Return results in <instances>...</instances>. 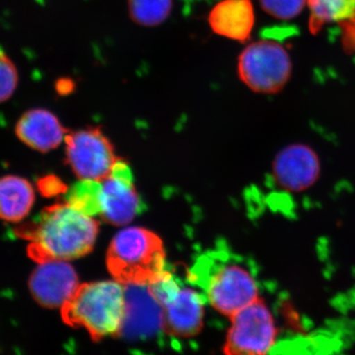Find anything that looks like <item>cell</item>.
I'll use <instances>...</instances> for the list:
<instances>
[{"instance_id":"cell-4","label":"cell","mask_w":355,"mask_h":355,"mask_svg":"<svg viewBox=\"0 0 355 355\" xmlns=\"http://www.w3.org/2000/svg\"><path fill=\"white\" fill-rule=\"evenodd\" d=\"M198 263L193 279L205 291V297L214 309L232 317L238 311L260 298V289L253 273L237 261H207Z\"/></svg>"},{"instance_id":"cell-21","label":"cell","mask_w":355,"mask_h":355,"mask_svg":"<svg viewBox=\"0 0 355 355\" xmlns=\"http://www.w3.org/2000/svg\"><path fill=\"white\" fill-rule=\"evenodd\" d=\"M76 87V83L70 78L58 79L57 83H55V90H57L58 94L62 96L69 95L73 92Z\"/></svg>"},{"instance_id":"cell-9","label":"cell","mask_w":355,"mask_h":355,"mask_svg":"<svg viewBox=\"0 0 355 355\" xmlns=\"http://www.w3.org/2000/svg\"><path fill=\"white\" fill-rule=\"evenodd\" d=\"M96 207L105 221L118 226L130 223L139 211V198L133 186L132 172L123 159L109 177L98 182Z\"/></svg>"},{"instance_id":"cell-14","label":"cell","mask_w":355,"mask_h":355,"mask_svg":"<svg viewBox=\"0 0 355 355\" xmlns=\"http://www.w3.org/2000/svg\"><path fill=\"white\" fill-rule=\"evenodd\" d=\"M209 23L219 36L246 43L254 25L252 0H221L210 11Z\"/></svg>"},{"instance_id":"cell-13","label":"cell","mask_w":355,"mask_h":355,"mask_svg":"<svg viewBox=\"0 0 355 355\" xmlns=\"http://www.w3.org/2000/svg\"><path fill=\"white\" fill-rule=\"evenodd\" d=\"M18 139L40 153H48L65 139L67 128L49 110L32 109L21 116L15 128Z\"/></svg>"},{"instance_id":"cell-20","label":"cell","mask_w":355,"mask_h":355,"mask_svg":"<svg viewBox=\"0 0 355 355\" xmlns=\"http://www.w3.org/2000/svg\"><path fill=\"white\" fill-rule=\"evenodd\" d=\"M40 191L43 193L44 196L50 197V196H55L60 193V191L64 190V184L60 180H58L55 177H46L42 179L39 183Z\"/></svg>"},{"instance_id":"cell-10","label":"cell","mask_w":355,"mask_h":355,"mask_svg":"<svg viewBox=\"0 0 355 355\" xmlns=\"http://www.w3.org/2000/svg\"><path fill=\"white\" fill-rule=\"evenodd\" d=\"M79 286L76 270L67 261L39 263L29 280L33 298L44 308H62Z\"/></svg>"},{"instance_id":"cell-8","label":"cell","mask_w":355,"mask_h":355,"mask_svg":"<svg viewBox=\"0 0 355 355\" xmlns=\"http://www.w3.org/2000/svg\"><path fill=\"white\" fill-rule=\"evenodd\" d=\"M65 144L67 163L83 181H103L120 161L113 144L100 128L69 132Z\"/></svg>"},{"instance_id":"cell-12","label":"cell","mask_w":355,"mask_h":355,"mask_svg":"<svg viewBox=\"0 0 355 355\" xmlns=\"http://www.w3.org/2000/svg\"><path fill=\"white\" fill-rule=\"evenodd\" d=\"M162 330V306L148 284L125 286V315L121 335H150Z\"/></svg>"},{"instance_id":"cell-18","label":"cell","mask_w":355,"mask_h":355,"mask_svg":"<svg viewBox=\"0 0 355 355\" xmlns=\"http://www.w3.org/2000/svg\"><path fill=\"white\" fill-rule=\"evenodd\" d=\"M307 0H260L263 10L277 19L295 18L304 9Z\"/></svg>"},{"instance_id":"cell-7","label":"cell","mask_w":355,"mask_h":355,"mask_svg":"<svg viewBox=\"0 0 355 355\" xmlns=\"http://www.w3.org/2000/svg\"><path fill=\"white\" fill-rule=\"evenodd\" d=\"M229 319L231 327L224 345L226 354H266L277 343L279 330L263 299L259 298Z\"/></svg>"},{"instance_id":"cell-15","label":"cell","mask_w":355,"mask_h":355,"mask_svg":"<svg viewBox=\"0 0 355 355\" xmlns=\"http://www.w3.org/2000/svg\"><path fill=\"white\" fill-rule=\"evenodd\" d=\"M34 202V189L24 178H0V219L8 222L23 220Z\"/></svg>"},{"instance_id":"cell-5","label":"cell","mask_w":355,"mask_h":355,"mask_svg":"<svg viewBox=\"0 0 355 355\" xmlns=\"http://www.w3.org/2000/svg\"><path fill=\"white\" fill-rule=\"evenodd\" d=\"M148 286L162 306L163 331L179 338H190L200 333L205 316L202 295L189 287L180 286L168 272Z\"/></svg>"},{"instance_id":"cell-2","label":"cell","mask_w":355,"mask_h":355,"mask_svg":"<svg viewBox=\"0 0 355 355\" xmlns=\"http://www.w3.org/2000/svg\"><path fill=\"white\" fill-rule=\"evenodd\" d=\"M125 315V287L116 280L79 284L62 307L64 323L86 329L94 340L120 336Z\"/></svg>"},{"instance_id":"cell-16","label":"cell","mask_w":355,"mask_h":355,"mask_svg":"<svg viewBox=\"0 0 355 355\" xmlns=\"http://www.w3.org/2000/svg\"><path fill=\"white\" fill-rule=\"evenodd\" d=\"M310 8L309 28L313 34L328 23L347 27L355 19V0H307Z\"/></svg>"},{"instance_id":"cell-17","label":"cell","mask_w":355,"mask_h":355,"mask_svg":"<svg viewBox=\"0 0 355 355\" xmlns=\"http://www.w3.org/2000/svg\"><path fill=\"white\" fill-rule=\"evenodd\" d=\"M128 12L135 24L154 27L165 22L173 9V0H128Z\"/></svg>"},{"instance_id":"cell-3","label":"cell","mask_w":355,"mask_h":355,"mask_svg":"<svg viewBox=\"0 0 355 355\" xmlns=\"http://www.w3.org/2000/svg\"><path fill=\"white\" fill-rule=\"evenodd\" d=\"M107 266L123 286L150 284L166 272L162 240L147 229H123L112 240Z\"/></svg>"},{"instance_id":"cell-22","label":"cell","mask_w":355,"mask_h":355,"mask_svg":"<svg viewBox=\"0 0 355 355\" xmlns=\"http://www.w3.org/2000/svg\"><path fill=\"white\" fill-rule=\"evenodd\" d=\"M345 32V46H347V49L354 48L355 46V19L352 24L347 26V27L343 28Z\"/></svg>"},{"instance_id":"cell-6","label":"cell","mask_w":355,"mask_h":355,"mask_svg":"<svg viewBox=\"0 0 355 355\" xmlns=\"http://www.w3.org/2000/svg\"><path fill=\"white\" fill-rule=\"evenodd\" d=\"M292 64L282 44L259 41L249 44L238 58V74L245 85L261 94H275L291 78Z\"/></svg>"},{"instance_id":"cell-1","label":"cell","mask_w":355,"mask_h":355,"mask_svg":"<svg viewBox=\"0 0 355 355\" xmlns=\"http://www.w3.org/2000/svg\"><path fill=\"white\" fill-rule=\"evenodd\" d=\"M99 223L91 214L72 203L46 207L38 220L17 229L20 237L29 240L28 254L32 260L71 261L92 251Z\"/></svg>"},{"instance_id":"cell-19","label":"cell","mask_w":355,"mask_h":355,"mask_svg":"<svg viewBox=\"0 0 355 355\" xmlns=\"http://www.w3.org/2000/svg\"><path fill=\"white\" fill-rule=\"evenodd\" d=\"M17 85V69L10 58L0 50V103L10 99Z\"/></svg>"},{"instance_id":"cell-11","label":"cell","mask_w":355,"mask_h":355,"mask_svg":"<svg viewBox=\"0 0 355 355\" xmlns=\"http://www.w3.org/2000/svg\"><path fill=\"white\" fill-rule=\"evenodd\" d=\"M275 178L286 190L302 191L316 181L320 162L316 153L304 144H292L282 149L273 164Z\"/></svg>"}]
</instances>
